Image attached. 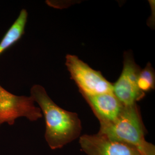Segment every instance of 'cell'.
Listing matches in <instances>:
<instances>
[{
    "mask_svg": "<svg viewBox=\"0 0 155 155\" xmlns=\"http://www.w3.org/2000/svg\"><path fill=\"white\" fill-rule=\"evenodd\" d=\"M137 83L139 89L145 94L155 89V71L150 63H148L144 69L141 70Z\"/></svg>",
    "mask_w": 155,
    "mask_h": 155,
    "instance_id": "9",
    "label": "cell"
},
{
    "mask_svg": "<svg viewBox=\"0 0 155 155\" xmlns=\"http://www.w3.org/2000/svg\"><path fill=\"white\" fill-rule=\"evenodd\" d=\"M27 18L28 12L23 9L0 41V55L21 38L25 32Z\"/></svg>",
    "mask_w": 155,
    "mask_h": 155,
    "instance_id": "8",
    "label": "cell"
},
{
    "mask_svg": "<svg viewBox=\"0 0 155 155\" xmlns=\"http://www.w3.org/2000/svg\"><path fill=\"white\" fill-rule=\"evenodd\" d=\"M31 97L38 104L45 117V139L51 149L61 148L80 136L82 124L77 113L56 105L39 84L32 87Z\"/></svg>",
    "mask_w": 155,
    "mask_h": 155,
    "instance_id": "1",
    "label": "cell"
},
{
    "mask_svg": "<svg viewBox=\"0 0 155 155\" xmlns=\"http://www.w3.org/2000/svg\"><path fill=\"white\" fill-rule=\"evenodd\" d=\"M98 133L132 146L142 155H155V147L145 138V128L137 104L125 106L116 121L100 123Z\"/></svg>",
    "mask_w": 155,
    "mask_h": 155,
    "instance_id": "2",
    "label": "cell"
},
{
    "mask_svg": "<svg viewBox=\"0 0 155 155\" xmlns=\"http://www.w3.org/2000/svg\"><path fill=\"white\" fill-rule=\"evenodd\" d=\"M65 64L82 95H94L113 92V84L101 72L93 69L77 56L67 55Z\"/></svg>",
    "mask_w": 155,
    "mask_h": 155,
    "instance_id": "3",
    "label": "cell"
},
{
    "mask_svg": "<svg viewBox=\"0 0 155 155\" xmlns=\"http://www.w3.org/2000/svg\"><path fill=\"white\" fill-rule=\"evenodd\" d=\"M141 69L134 61L132 53L124 54L122 72L113 84V93L124 106H130L143 99L145 93L138 87V78Z\"/></svg>",
    "mask_w": 155,
    "mask_h": 155,
    "instance_id": "4",
    "label": "cell"
},
{
    "mask_svg": "<svg viewBox=\"0 0 155 155\" xmlns=\"http://www.w3.org/2000/svg\"><path fill=\"white\" fill-rule=\"evenodd\" d=\"M79 143L87 155H142L132 146L98 133L84 134L79 137Z\"/></svg>",
    "mask_w": 155,
    "mask_h": 155,
    "instance_id": "6",
    "label": "cell"
},
{
    "mask_svg": "<svg viewBox=\"0 0 155 155\" xmlns=\"http://www.w3.org/2000/svg\"><path fill=\"white\" fill-rule=\"evenodd\" d=\"M82 95L100 123L114 122L120 116L125 107L113 92Z\"/></svg>",
    "mask_w": 155,
    "mask_h": 155,
    "instance_id": "7",
    "label": "cell"
},
{
    "mask_svg": "<svg viewBox=\"0 0 155 155\" xmlns=\"http://www.w3.org/2000/svg\"><path fill=\"white\" fill-rule=\"evenodd\" d=\"M21 117L35 121L43 114L31 96H17L0 86V125L4 122L13 125L16 119Z\"/></svg>",
    "mask_w": 155,
    "mask_h": 155,
    "instance_id": "5",
    "label": "cell"
}]
</instances>
